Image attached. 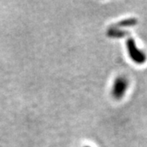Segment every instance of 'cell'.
I'll use <instances>...</instances> for the list:
<instances>
[{
    "label": "cell",
    "mask_w": 147,
    "mask_h": 147,
    "mask_svg": "<svg viewBox=\"0 0 147 147\" xmlns=\"http://www.w3.org/2000/svg\"><path fill=\"white\" fill-rule=\"evenodd\" d=\"M127 52L129 54V57L134 62L137 64H143L144 62H146V54L136 46V43L134 42L133 38L127 39Z\"/></svg>",
    "instance_id": "1"
},
{
    "label": "cell",
    "mask_w": 147,
    "mask_h": 147,
    "mask_svg": "<svg viewBox=\"0 0 147 147\" xmlns=\"http://www.w3.org/2000/svg\"><path fill=\"white\" fill-rule=\"evenodd\" d=\"M127 87H128V82L125 77L119 76L118 78H116L111 91L113 97L116 100L121 99L125 94Z\"/></svg>",
    "instance_id": "2"
},
{
    "label": "cell",
    "mask_w": 147,
    "mask_h": 147,
    "mask_svg": "<svg viewBox=\"0 0 147 147\" xmlns=\"http://www.w3.org/2000/svg\"><path fill=\"white\" fill-rule=\"evenodd\" d=\"M108 34L110 37H114V38H117V37L119 38V37H123L126 35L125 32L120 31V30H116V29H110L109 32H108Z\"/></svg>",
    "instance_id": "3"
},
{
    "label": "cell",
    "mask_w": 147,
    "mask_h": 147,
    "mask_svg": "<svg viewBox=\"0 0 147 147\" xmlns=\"http://www.w3.org/2000/svg\"><path fill=\"white\" fill-rule=\"evenodd\" d=\"M86 147H88V146H86Z\"/></svg>",
    "instance_id": "4"
}]
</instances>
